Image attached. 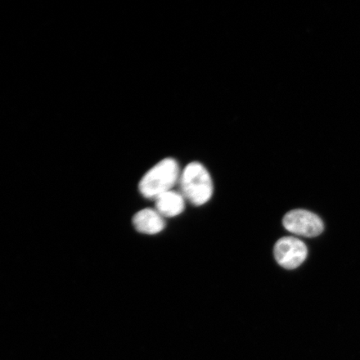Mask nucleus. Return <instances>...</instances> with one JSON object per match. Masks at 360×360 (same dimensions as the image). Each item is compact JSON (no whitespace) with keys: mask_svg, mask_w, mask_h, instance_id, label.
I'll use <instances>...</instances> for the list:
<instances>
[{"mask_svg":"<svg viewBox=\"0 0 360 360\" xmlns=\"http://www.w3.org/2000/svg\"><path fill=\"white\" fill-rule=\"evenodd\" d=\"M180 170L178 162L173 158H165L148 169L139 184V191L146 199L155 200L166 192L173 191L179 181Z\"/></svg>","mask_w":360,"mask_h":360,"instance_id":"f257e3e1","label":"nucleus"},{"mask_svg":"<svg viewBox=\"0 0 360 360\" xmlns=\"http://www.w3.org/2000/svg\"><path fill=\"white\" fill-rule=\"evenodd\" d=\"M180 193L193 205L201 206L213 196L214 184L211 175L200 162H192L181 171Z\"/></svg>","mask_w":360,"mask_h":360,"instance_id":"f03ea898","label":"nucleus"},{"mask_svg":"<svg viewBox=\"0 0 360 360\" xmlns=\"http://www.w3.org/2000/svg\"><path fill=\"white\" fill-rule=\"evenodd\" d=\"M283 227L295 235L314 238L321 235L323 223L318 215L305 210L290 211L283 219Z\"/></svg>","mask_w":360,"mask_h":360,"instance_id":"7ed1b4c3","label":"nucleus"},{"mask_svg":"<svg viewBox=\"0 0 360 360\" xmlns=\"http://www.w3.org/2000/svg\"><path fill=\"white\" fill-rule=\"evenodd\" d=\"M274 258L281 267L294 269L300 266L308 256L307 246L295 237H283L274 248Z\"/></svg>","mask_w":360,"mask_h":360,"instance_id":"20e7f679","label":"nucleus"},{"mask_svg":"<svg viewBox=\"0 0 360 360\" xmlns=\"http://www.w3.org/2000/svg\"><path fill=\"white\" fill-rule=\"evenodd\" d=\"M133 225L139 233L145 235H156L163 231L165 220L155 209H145L139 211L133 217Z\"/></svg>","mask_w":360,"mask_h":360,"instance_id":"39448f33","label":"nucleus"},{"mask_svg":"<svg viewBox=\"0 0 360 360\" xmlns=\"http://www.w3.org/2000/svg\"><path fill=\"white\" fill-rule=\"evenodd\" d=\"M155 201V210L164 218H173L181 214L186 209V199L182 193L170 191L158 197Z\"/></svg>","mask_w":360,"mask_h":360,"instance_id":"423d86ee","label":"nucleus"}]
</instances>
